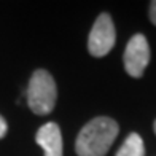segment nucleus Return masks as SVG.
Masks as SVG:
<instances>
[{"instance_id":"nucleus-3","label":"nucleus","mask_w":156,"mask_h":156,"mask_svg":"<svg viewBox=\"0 0 156 156\" xmlns=\"http://www.w3.org/2000/svg\"><path fill=\"white\" fill-rule=\"evenodd\" d=\"M116 41V30L108 13H102L96 19L93 29L89 32L88 49L89 54L94 58H104L107 56Z\"/></svg>"},{"instance_id":"nucleus-7","label":"nucleus","mask_w":156,"mask_h":156,"mask_svg":"<svg viewBox=\"0 0 156 156\" xmlns=\"http://www.w3.org/2000/svg\"><path fill=\"white\" fill-rule=\"evenodd\" d=\"M148 15H150L151 23L156 26V0H153V2L150 3V11H148Z\"/></svg>"},{"instance_id":"nucleus-4","label":"nucleus","mask_w":156,"mask_h":156,"mask_svg":"<svg viewBox=\"0 0 156 156\" xmlns=\"http://www.w3.org/2000/svg\"><path fill=\"white\" fill-rule=\"evenodd\" d=\"M123 62L127 75L134 78H140L144 75L150 62V46H148V40L145 38V35L136 34L127 41L123 54Z\"/></svg>"},{"instance_id":"nucleus-1","label":"nucleus","mask_w":156,"mask_h":156,"mask_svg":"<svg viewBox=\"0 0 156 156\" xmlns=\"http://www.w3.org/2000/svg\"><path fill=\"white\" fill-rule=\"evenodd\" d=\"M118 123L107 116H97L83 126L75 142L78 156H105L118 137Z\"/></svg>"},{"instance_id":"nucleus-2","label":"nucleus","mask_w":156,"mask_h":156,"mask_svg":"<svg viewBox=\"0 0 156 156\" xmlns=\"http://www.w3.org/2000/svg\"><path fill=\"white\" fill-rule=\"evenodd\" d=\"M58 88L51 73L43 69L35 70L27 86V105L35 115H48L56 107Z\"/></svg>"},{"instance_id":"nucleus-6","label":"nucleus","mask_w":156,"mask_h":156,"mask_svg":"<svg viewBox=\"0 0 156 156\" xmlns=\"http://www.w3.org/2000/svg\"><path fill=\"white\" fill-rule=\"evenodd\" d=\"M116 156H145L144 140L137 132L129 134L116 151Z\"/></svg>"},{"instance_id":"nucleus-9","label":"nucleus","mask_w":156,"mask_h":156,"mask_svg":"<svg viewBox=\"0 0 156 156\" xmlns=\"http://www.w3.org/2000/svg\"><path fill=\"white\" fill-rule=\"evenodd\" d=\"M154 134H156V121H154Z\"/></svg>"},{"instance_id":"nucleus-5","label":"nucleus","mask_w":156,"mask_h":156,"mask_svg":"<svg viewBox=\"0 0 156 156\" xmlns=\"http://www.w3.org/2000/svg\"><path fill=\"white\" fill-rule=\"evenodd\" d=\"M37 144L43 148L45 156H62V134L56 123H46L37 131Z\"/></svg>"},{"instance_id":"nucleus-8","label":"nucleus","mask_w":156,"mask_h":156,"mask_svg":"<svg viewBox=\"0 0 156 156\" xmlns=\"http://www.w3.org/2000/svg\"><path fill=\"white\" fill-rule=\"evenodd\" d=\"M6 131H8V126H6V121L3 119V116L0 115V139H3V137H5Z\"/></svg>"}]
</instances>
